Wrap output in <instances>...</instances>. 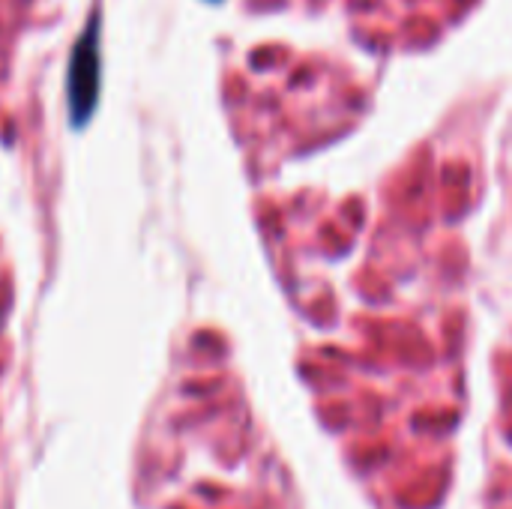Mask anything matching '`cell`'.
I'll return each instance as SVG.
<instances>
[{
	"label": "cell",
	"instance_id": "cell-1",
	"mask_svg": "<svg viewBox=\"0 0 512 509\" xmlns=\"http://www.w3.org/2000/svg\"><path fill=\"white\" fill-rule=\"evenodd\" d=\"M102 87V12L93 9L84 33L72 45L69 69H66V102L69 120L75 129H84L99 105Z\"/></svg>",
	"mask_w": 512,
	"mask_h": 509
}]
</instances>
